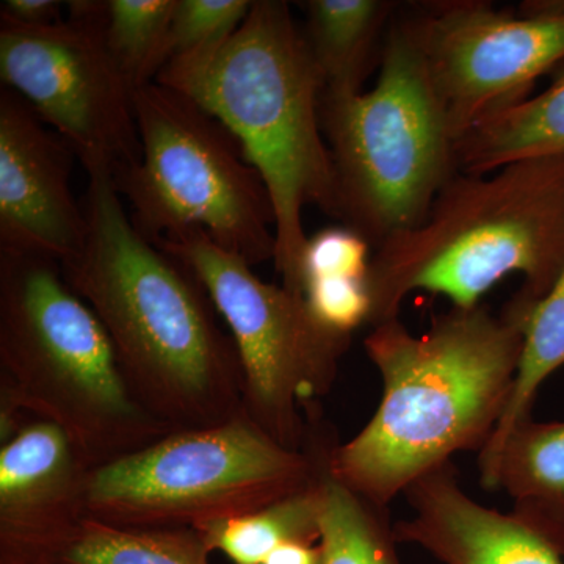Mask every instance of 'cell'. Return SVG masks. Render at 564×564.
<instances>
[{
	"mask_svg": "<svg viewBox=\"0 0 564 564\" xmlns=\"http://www.w3.org/2000/svg\"><path fill=\"white\" fill-rule=\"evenodd\" d=\"M564 265V155L508 163L491 173L456 172L414 228L375 248L369 325L397 318L413 292L443 295L456 310L508 274L540 302Z\"/></svg>",
	"mask_w": 564,
	"mask_h": 564,
	"instance_id": "4",
	"label": "cell"
},
{
	"mask_svg": "<svg viewBox=\"0 0 564 564\" xmlns=\"http://www.w3.org/2000/svg\"><path fill=\"white\" fill-rule=\"evenodd\" d=\"M321 544L323 564H400L388 508L325 474Z\"/></svg>",
	"mask_w": 564,
	"mask_h": 564,
	"instance_id": "21",
	"label": "cell"
},
{
	"mask_svg": "<svg viewBox=\"0 0 564 564\" xmlns=\"http://www.w3.org/2000/svg\"><path fill=\"white\" fill-rule=\"evenodd\" d=\"M455 140L529 98L564 61V0H529L518 13L485 0H444L406 14Z\"/></svg>",
	"mask_w": 564,
	"mask_h": 564,
	"instance_id": "11",
	"label": "cell"
},
{
	"mask_svg": "<svg viewBox=\"0 0 564 564\" xmlns=\"http://www.w3.org/2000/svg\"><path fill=\"white\" fill-rule=\"evenodd\" d=\"M155 82L198 102L239 140L273 202L274 269L302 295L303 210L317 206L336 218L337 185L322 126V76L289 3L252 2L220 51L176 58Z\"/></svg>",
	"mask_w": 564,
	"mask_h": 564,
	"instance_id": "3",
	"label": "cell"
},
{
	"mask_svg": "<svg viewBox=\"0 0 564 564\" xmlns=\"http://www.w3.org/2000/svg\"><path fill=\"white\" fill-rule=\"evenodd\" d=\"M251 6L250 0H176L169 63L220 51L247 20Z\"/></svg>",
	"mask_w": 564,
	"mask_h": 564,
	"instance_id": "23",
	"label": "cell"
},
{
	"mask_svg": "<svg viewBox=\"0 0 564 564\" xmlns=\"http://www.w3.org/2000/svg\"><path fill=\"white\" fill-rule=\"evenodd\" d=\"M263 564H323L321 544L289 543L276 549Z\"/></svg>",
	"mask_w": 564,
	"mask_h": 564,
	"instance_id": "27",
	"label": "cell"
},
{
	"mask_svg": "<svg viewBox=\"0 0 564 564\" xmlns=\"http://www.w3.org/2000/svg\"><path fill=\"white\" fill-rule=\"evenodd\" d=\"M564 366V265L551 291L533 304L525 323L524 347L516 370L513 391L491 440L480 452V474L491 466L511 430L532 417L541 384Z\"/></svg>",
	"mask_w": 564,
	"mask_h": 564,
	"instance_id": "19",
	"label": "cell"
},
{
	"mask_svg": "<svg viewBox=\"0 0 564 564\" xmlns=\"http://www.w3.org/2000/svg\"><path fill=\"white\" fill-rule=\"evenodd\" d=\"M304 39L323 80V95L362 91L364 82L380 66L386 36L399 2L392 0H310Z\"/></svg>",
	"mask_w": 564,
	"mask_h": 564,
	"instance_id": "16",
	"label": "cell"
},
{
	"mask_svg": "<svg viewBox=\"0 0 564 564\" xmlns=\"http://www.w3.org/2000/svg\"><path fill=\"white\" fill-rule=\"evenodd\" d=\"M209 554L196 530L117 529L84 521L50 564H209Z\"/></svg>",
	"mask_w": 564,
	"mask_h": 564,
	"instance_id": "20",
	"label": "cell"
},
{
	"mask_svg": "<svg viewBox=\"0 0 564 564\" xmlns=\"http://www.w3.org/2000/svg\"><path fill=\"white\" fill-rule=\"evenodd\" d=\"M62 10V2L55 0H6L0 3V21L29 29L51 28L65 21Z\"/></svg>",
	"mask_w": 564,
	"mask_h": 564,
	"instance_id": "26",
	"label": "cell"
},
{
	"mask_svg": "<svg viewBox=\"0 0 564 564\" xmlns=\"http://www.w3.org/2000/svg\"><path fill=\"white\" fill-rule=\"evenodd\" d=\"M373 247L348 226H333L307 237L302 259V288L322 278H369Z\"/></svg>",
	"mask_w": 564,
	"mask_h": 564,
	"instance_id": "25",
	"label": "cell"
},
{
	"mask_svg": "<svg viewBox=\"0 0 564 564\" xmlns=\"http://www.w3.org/2000/svg\"><path fill=\"white\" fill-rule=\"evenodd\" d=\"M155 245L191 267L228 325L242 366L243 414L282 447L304 451L307 410L332 391L351 337L323 328L303 295L261 280L203 229H182Z\"/></svg>",
	"mask_w": 564,
	"mask_h": 564,
	"instance_id": "9",
	"label": "cell"
},
{
	"mask_svg": "<svg viewBox=\"0 0 564 564\" xmlns=\"http://www.w3.org/2000/svg\"><path fill=\"white\" fill-rule=\"evenodd\" d=\"M74 152L17 93L0 91V248L58 263L82 250L84 204L70 187Z\"/></svg>",
	"mask_w": 564,
	"mask_h": 564,
	"instance_id": "12",
	"label": "cell"
},
{
	"mask_svg": "<svg viewBox=\"0 0 564 564\" xmlns=\"http://www.w3.org/2000/svg\"><path fill=\"white\" fill-rule=\"evenodd\" d=\"M176 0H107L102 39L132 91L158 80L170 61Z\"/></svg>",
	"mask_w": 564,
	"mask_h": 564,
	"instance_id": "22",
	"label": "cell"
},
{
	"mask_svg": "<svg viewBox=\"0 0 564 564\" xmlns=\"http://www.w3.org/2000/svg\"><path fill=\"white\" fill-rule=\"evenodd\" d=\"M480 477L484 488L507 492L511 513L564 556V422H519Z\"/></svg>",
	"mask_w": 564,
	"mask_h": 564,
	"instance_id": "15",
	"label": "cell"
},
{
	"mask_svg": "<svg viewBox=\"0 0 564 564\" xmlns=\"http://www.w3.org/2000/svg\"><path fill=\"white\" fill-rule=\"evenodd\" d=\"M302 295L315 322L337 336L351 337L372 314L369 278H322L303 282Z\"/></svg>",
	"mask_w": 564,
	"mask_h": 564,
	"instance_id": "24",
	"label": "cell"
},
{
	"mask_svg": "<svg viewBox=\"0 0 564 564\" xmlns=\"http://www.w3.org/2000/svg\"><path fill=\"white\" fill-rule=\"evenodd\" d=\"M68 6V20L51 28L0 21V77L69 144L88 176L115 182L141 161L133 91L104 43V2Z\"/></svg>",
	"mask_w": 564,
	"mask_h": 564,
	"instance_id": "10",
	"label": "cell"
},
{
	"mask_svg": "<svg viewBox=\"0 0 564 564\" xmlns=\"http://www.w3.org/2000/svg\"><path fill=\"white\" fill-rule=\"evenodd\" d=\"M90 470L68 434L41 419L0 444V564H50L84 524Z\"/></svg>",
	"mask_w": 564,
	"mask_h": 564,
	"instance_id": "13",
	"label": "cell"
},
{
	"mask_svg": "<svg viewBox=\"0 0 564 564\" xmlns=\"http://www.w3.org/2000/svg\"><path fill=\"white\" fill-rule=\"evenodd\" d=\"M0 399L61 426L91 469L170 434L133 399L109 334L54 259L0 248Z\"/></svg>",
	"mask_w": 564,
	"mask_h": 564,
	"instance_id": "5",
	"label": "cell"
},
{
	"mask_svg": "<svg viewBox=\"0 0 564 564\" xmlns=\"http://www.w3.org/2000/svg\"><path fill=\"white\" fill-rule=\"evenodd\" d=\"M132 102L141 161L113 185L135 228L154 243L198 228L252 267L274 261L273 202L234 133L159 82L133 91Z\"/></svg>",
	"mask_w": 564,
	"mask_h": 564,
	"instance_id": "8",
	"label": "cell"
},
{
	"mask_svg": "<svg viewBox=\"0 0 564 564\" xmlns=\"http://www.w3.org/2000/svg\"><path fill=\"white\" fill-rule=\"evenodd\" d=\"M326 469L328 464L321 477L302 491L254 513L202 525L196 532L210 552H221L234 564H263L289 543L315 544L321 541Z\"/></svg>",
	"mask_w": 564,
	"mask_h": 564,
	"instance_id": "18",
	"label": "cell"
},
{
	"mask_svg": "<svg viewBox=\"0 0 564 564\" xmlns=\"http://www.w3.org/2000/svg\"><path fill=\"white\" fill-rule=\"evenodd\" d=\"M332 436L311 423L304 451H289L242 414L184 430L91 469L85 521L131 530L199 529L254 513L313 485Z\"/></svg>",
	"mask_w": 564,
	"mask_h": 564,
	"instance_id": "7",
	"label": "cell"
},
{
	"mask_svg": "<svg viewBox=\"0 0 564 564\" xmlns=\"http://www.w3.org/2000/svg\"><path fill=\"white\" fill-rule=\"evenodd\" d=\"M87 237L61 263L109 334L129 391L170 433L243 414V375L231 334L187 263L143 236L110 177L88 176Z\"/></svg>",
	"mask_w": 564,
	"mask_h": 564,
	"instance_id": "1",
	"label": "cell"
},
{
	"mask_svg": "<svg viewBox=\"0 0 564 564\" xmlns=\"http://www.w3.org/2000/svg\"><path fill=\"white\" fill-rule=\"evenodd\" d=\"M410 519L393 524L397 543L421 545L444 564H564V556L513 513L475 502L454 464L423 475L403 492Z\"/></svg>",
	"mask_w": 564,
	"mask_h": 564,
	"instance_id": "14",
	"label": "cell"
},
{
	"mask_svg": "<svg viewBox=\"0 0 564 564\" xmlns=\"http://www.w3.org/2000/svg\"><path fill=\"white\" fill-rule=\"evenodd\" d=\"M322 126L336 220L373 250L417 226L458 172L456 140L406 14L397 13L389 29L372 90L322 95Z\"/></svg>",
	"mask_w": 564,
	"mask_h": 564,
	"instance_id": "6",
	"label": "cell"
},
{
	"mask_svg": "<svg viewBox=\"0 0 564 564\" xmlns=\"http://www.w3.org/2000/svg\"><path fill=\"white\" fill-rule=\"evenodd\" d=\"M554 155H564V73L540 95L497 111L456 141L463 173H491L508 163Z\"/></svg>",
	"mask_w": 564,
	"mask_h": 564,
	"instance_id": "17",
	"label": "cell"
},
{
	"mask_svg": "<svg viewBox=\"0 0 564 564\" xmlns=\"http://www.w3.org/2000/svg\"><path fill=\"white\" fill-rule=\"evenodd\" d=\"M534 303L516 293L499 315L454 307L421 336L400 317L372 326L364 348L383 393L361 432L334 444V477L388 508L452 456L484 451L510 402Z\"/></svg>",
	"mask_w": 564,
	"mask_h": 564,
	"instance_id": "2",
	"label": "cell"
}]
</instances>
